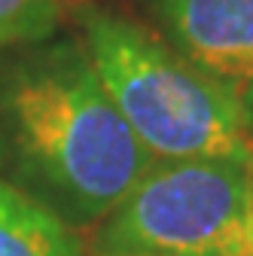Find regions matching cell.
Here are the masks:
<instances>
[{
    "label": "cell",
    "mask_w": 253,
    "mask_h": 256,
    "mask_svg": "<svg viewBox=\"0 0 253 256\" xmlns=\"http://www.w3.org/2000/svg\"><path fill=\"white\" fill-rule=\"evenodd\" d=\"M156 158L74 37L0 49V180L68 229H94Z\"/></svg>",
    "instance_id": "1"
},
{
    "label": "cell",
    "mask_w": 253,
    "mask_h": 256,
    "mask_svg": "<svg viewBox=\"0 0 253 256\" xmlns=\"http://www.w3.org/2000/svg\"><path fill=\"white\" fill-rule=\"evenodd\" d=\"M76 22L104 92L152 158H253V113L162 34L107 6H82Z\"/></svg>",
    "instance_id": "2"
},
{
    "label": "cell",
    "mask_w": 253,
    "mask_h": 256,
    "mask_svg": "<svg viewBox=\"0 0 253 256\" xmlns=\"http://www.w3.org/2000/svg\"><path fill=\"white\" fill-rule=\"evenodd\" d=\"M92 256H253V158H156L92 229Z\"/></svg>",
    "instance_id": "3"
},
{
    "label": "cell",
    "mask_w": 253,
    "mask_h": 256,
    "mask_svg": "<svg viewBox=\"0 0 253 256\" xmlns=\"http://www.w3.org/2000/svg\"><path fill=\"white\" fill-rule=\"evenodd\" d=\"M159 34L253 113V0H146Z\"/></svg>",
    "instance_id": "4"
},
{
    "label": "cell",
    "mask_w": 253,
    "mask_h": 256,
    "mask_svg": "<svg viewBox=\"0 0 253 256\" xmlns=\"http://www.w3.org/2000/svg\"><path fill=\"white\" fill-rule=\"evenodd\" d=\"M0 256H86L74 229L0 180Z\"/></svg>",
    "instance_id": "5"
},
{
    "label": "cell",
    "mask_w": 253,
    "mask_h": 256,
    "mask_svg": "<svg viewBox=\"0 0 253 256\" xmlns=\"http://www.w3.org/2000/svg\"><path fill=\"white\" fill-rule=\"evenodd\" d=\"M58 22L61 0H0V49L46 40Z\"/></svg>",
    "instance_id": "6"
}]
</instances>
